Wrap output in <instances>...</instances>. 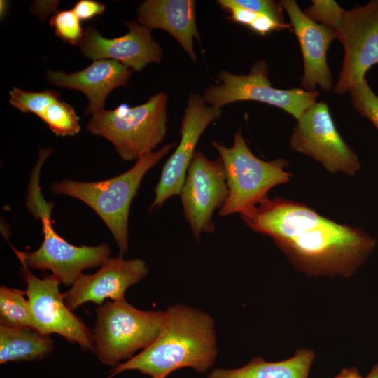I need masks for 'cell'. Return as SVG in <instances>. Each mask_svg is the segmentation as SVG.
I'll return each instance as SVG.
<instances>
[{
	"label": "cell",
	"instance_id": "6da1fadb",
	"mask_svg": "<svg viewBox=\"0 0 378 378\" xmlns=\"http://www.w3.org/2000/svg\"><path fill=\"white\" fill-rule=\"evenodd\" d=\"M254 232L270 237L293 266L307 276L354 274L373 252L376 239L307 205L267 196L240 214Z\"/></svg>",
	"mask_w": 378,
	"mask_h": 378
},
{
	"label": "cell",
	"instance_id": "7a4b0ae2",
	"mask_svg": "<svg viewBox=\"0 0 378 378\" xmlns=\"http://www.w3.org/2000/svg\"><path fill=\"white\" fill-rule=\"evenodd\" d=\"M217 355L214 321L207 314L182 304L164 312V321L155 341L141 353L118 364L112 378L127 370H137L151 378H166L182 368L204 372Z\"/></svg>",
	"mask_w": 378,
	"mask_h": 378
},
{
	"label": "cell",
	"instance_id": "3957f363",
	"mask_svg": "<svg viewBox=\"0 0 378 378\" xmlns=\"http://www.w3.org/2000/svg\"><path fill=\"white\" fill-rule=\"evenodd\" d=\"M314 21L330 27L344 50L343 65L333 91L344 94L378 64V0L344 10L332 0H314L304 9Z\"/></svg>",
	"mask_w": 378,
	"mask_h": 378
},
{
	"label": "cell",
	"instance_id": "277c9868",
	"mask_svg": "<svg viewBox=\"0 0 378 378\" xmlns=\"http://www.w3.org/2000/svg\"><path fill=\"white\" fill-rule=\"evenodd\" d=\"M176 146L169 143L142 155L130 169L112 178L92 182L63 180L50 186L55 195L79 200L93 209L112 234L123 256L128 250V219L132 202L146 172Z\"/></svg>",
	"mask_w": 378,
	"mask_h": 378
},
{
	"label": "cell",
	"instance_id": "5b68a950",
	"mask_svg": "<svg viewBox=\"0 0 378 378\" xmlns=\"http://www.w3.org/2000/svg\"><path fill=\"white\" fill-rule=\"evenodd\" d=\"M40 170L32 171L27 206L41 221L43 239L40 247L31 252L13 248L21 263L29 268L49 270L52 276L65 286H72L88 268L101 266L110 258L111 248L103 243L98 246H75L60 237L52 226L54 203L47 202L39 186Z\"/></svg>",
	"mask_w": 378,
	"mask_h": 378
},
{
	"label": "cell",
	"instance_id": "8992f818",
	"mask_svg": "<svg viewBox=\"0 0 378 378\" xmlns=\"http://www.w3.org/2000/svg\"><path fill=\"white\" fill-rule=\"evenodd\" d=\"M167 100L160 92L136 106L121 104L113 110L103 109L91 115L86 129L109 141L122 160H138L153 152L164 139Z\"/></svg>",
	"mask_w": 378,
	"mask_h": 378
},
{
	"label": "cell",
	"instance_id": "52a82bcc",
	"mask_svg": "<svg viewBox=\"0 0 378 378\" xmlns=\"http://www.w3.org/2000/svg\"><path fill=\"white\" fill-rule=\"evenodd\" d=\"M212 146L219 153L226 174L228 195L219 214H241L265 197L274 187L290 181L293 174L286 170L288 162L283 158L265 161L248 147L239 130L233 144L225 147L218 141Z\"/></svg>",
	"mask_w": 378,
	"mask_h": 378
},
{
	"label": "cell",
	"instance_id": "ba28073f",
	"mask_svg": "<svg viewBox=\"0 0 378 378\" xmlns=\"http://www.w3.org/2000/svg\"><path fill=\"white\" fill-rule=\"evenodd\" d=\"M96 316L94 353L103 364L113 367L151 344L164 321V312L141 311L125 299L99 305Z\"/></svg>",
	"mask_w": 378,
	"mask_h": 378
},
{
	"label": "cell",
	"instance_id": "9c48e42d",
	"mask_svg": "<svg viewBox=\"0 0 378 378\" xmlns=\"http://www.w3.org/2000/svg\"><path fill=\"white\" fill-rule=\"evenodd\" d=\"M268 72V65L264 60L255 62L248 74L236 75L222 70L218 83L209 86L202 98L217 108L238 101H256L280 108L296 120L316 102L318 91L276 88L269 80Z\"/></svg>",
	"mask_w": 378,
	"mask_h": 378
},
{
	"label": "cell",
	"instance_id": "30bf717a",
	"mask_svg": "<svg viewBox=\"0 0 378 378\" xmlns=\"http://www.w3.org/2000/svg\"><path fill=\"white\" fill-rule=\"evenodd\" d=\"M290 147L312 157L329 173L353 176L361 169L357 155L338 132L325 102H316L297 120Z\"/></svg>",
	"mask_w": 378,
	"mask_h": 378
},
{
	"label": "cell",
	"instance_id": "8fae6325",
	"mask_svg": "<svg viewBox=\"0 0 378 378\" xmlns=\"http://www.w3.org/2000/svg\"><path fill=\"white\" fill-rule=\"evenodd\" d=\"M21 264L33 328L43 336L57 334L68 342L78 344L83 349L94 352L93 333L66 306L59 281L52 275L38 278L24 263Z\"/></svg>",
	"mask_w": 378,
	"mask_h": 378
},
{
	"label": "cell",
	"instance_id": "7c38bea8",
	"mask_svg": "<svg viewBox=\"0 0 378 378\" xmlns=\"http://www.w3.org/2000/svg\"><path fill=\"white\" fill-rule=\"evenodd\" d=\"M228 195L226 174L220 158L211 160L195 151L180 195L185 218L197 241L202 233H213V214L221 208Z\"/></svg>",
	"mask_w": 378,
	"mask_h": 378
},
{
	"label": "cell",
	"instance_id": "4fadbf2b",
	"mask_svg": "<svg viewBox=\"0 0 378 378\" xmlns=\"http://www.w3.org/2000/svg\"><path fill=\"white\" fill-rule=\"evenodd\" d=\"M221 114V108L208 105L202 97L196 94L188 97L181 121L180 141L163 166L150 210L160 208L169 197L180 195L201 135Z\"/></svg>",
	"mask_w": 378,
	"mask_h": 378
},
{
	"label": "cell",
	"instance_id": "5bb4252c",
	"mask_svg": "<svg viewBox=\"0 0 378 378\" xmlns=\"http://www.w3.org/2000/svg\"><path fill=\"white\" fill-rule=\"evenodd\" d=\"M124 24L128 32L114 38H104L94 27H88L78 45L81 54L94 61H117L136 71H141L150 63L160 62L163 50L152 38V29L135 20Z\"/></svg>",
	"mask_w": 378,
	"mask_h": 378
},
{
	"label": "cell",
	"instance_id": "9a60e30c",
	"mask_svg": "<svg viewBox=\"0 0 378 378\" xmlns=\"http://www.w3.org/2000/svg\"><path fill=\"white\" fill-rule=\"evenodd\" d=\"M144 260L139 258L125 260L118 255L109 258L92 274H82L63 293L66 306L74 311L86 302L101 305L106 299H125L127 288L148 274Z\"/></svg>",
	"mask_w": 378,
	"mask_h": 378
},
{
	"label": "cell",
	"instance_id": "2e32d148",
	"mask_svg": "<svg viewBox=\"0 0 378 378\" xmlns=\"http://www.w3.org/2000/svg\"><path fill=\"white\" fill-rule=\"evenodd\" d=\"M285 9L298 40L302 51L304 73L301 78L303 89L315 90L318 86L329 92L332 88V76L327 62V51L337 39L329 26L309 18L294 0L280 1Z\"/></svg>",
	"mask_w": 378,
	"mask_h": 378
},
{
	"label": "cell",
	"instance_id": "e0dca14e",
	"mask_svg": "<svg viewBox=\"0 0 378 378\" xmlns=\"http://www.w3.org/2000/svg\"><path fill=\"white\" fill-rule=\"evenodd\" d=\"M133 70L111 59L94 60L86 68L69 74L62 71L48 70L46 80L60 88L82 92L88 99L85 114L93 115L104 109L105 101L110 92L125 87Z\"/></svg>",
	"mask_w": 378,
	"mask_h": 378
},
{
	"label": "cell",
	"instance_id": "ac0fdd59",
	"mask_svg": "<svg viewBox=\"0 0 378 378\" xmlns=\"http://www.w3.org/2000/svg\"><path fill=\"white\" fill-rule=\"evenodd\" d=\"M137 22L150 29H160L172 35L196 62L194 39L200 41L193 0H146L137 8Z\"/></svg>",
	"mask_w": 378,
	"mask_h": 378
},
{
	"label": "cell",
	"instance_id": "d6986e66",
	"mask_svg": "<svg viewBox=\"0 0 378 378\" xmlns=\"http://www.w3.org/2000/svg\"><path fill=\"white\" fill-rule=\"evenodd\" d=\"M314 353L309 349H299L294 356L284 360L267 362L253 358L238 369H215L208 378H308Z\"/></svg>",
	"mask_w": 378,
	"mask_h": 378
},
{
	"label": "cell",
	"instance_id": "ffe728a7",
	"mask_svg": "<svg viewBox=\"0 0 378 378\" xmlns=\"http://www.w3.org/2000/svg\"><path fill=\"white\" fill-rule=\"evenodd\" d=\"M54 342L33 328L0 326V363L41 360L53 350Z\"/></svg>",
	"mask_w": 378,
	"mask_h": 378
},
{
	"label": "cell",
	"instance_id": "44dd1931",
	"mask_svg": "<svg viewBox=\"0 0 378 378\" xmlns=\"http://www.w3.org/2000/svg\"><path fill=\"white\" fill-rule=\"evenodd\" d=\"M25 295V291L5 286L0 287V326L33 328L29 302Z\"/></svg>",
	"mask_w": 378,
	"mask_h": 378
},
{
	"label": "cell",
	"instance_id": "7402d4cb",
	"mask_svg": "<svg viewBox=\"0 0 378 378\" xmlns=\"http://www.w3.org/2000/svg\"><path fill=\"white\" fill-rule=\"evenodd\" d=\"M40 118L57 136H74L80 130L74 108L61 99L52 103Z\"/></svg>",
	"mask_w": 378,
	"mask_h": 378
},
{
	"label": "cell",
	"instance_id": "603a6c76",
	"mask_svg": "<svg viewBox=\"0 0 378 378\" xmlns=\"http://www.w3.org/2000/svg\"><path fill=\"white\" fill-rule=\"evenodd\" d=\"M8 102L22 113H31L41 118L47 108L60 99L59 94L52 90L30 92L14 87L8 92Z\"/></svg>",
	"mask_w": 378,
	"mask_h": 378
},
{
	"label": "cell",
	"instance_id": "cb8c5ba5",
	"mask_svg": "<svg viewBox=\"0 0 378 378\" xmlns=\"http://www.w3.org/2000/svg\"><path fill=\"white\" fill-rule=\"evenodd\" d=\"M50 26L59 38L71 45L78 46L84 36L80 20L72 9L55 13L50 18Z\"/></svg>",
	"mask_w": 378,
	"mask_h": 378
},
{
	"label": "cell",
	"instance_id": "d4e9b609",
	"mask_svg": "<svg viewBox=\"0 0 378 378\" xmlns=\"http://www.w3.org/2000/svg\"><path fill=\"white\" fill-rule=\"evenodd\" d=\"M349 92L354 108L378 130V96L370 87L366 78Z\"/></svg>",
	"mask_w": 378,
	"mask_h": 378
},
{
	"label": "cell",
	"instance_id": "484cf974",
	"mask_svg": "<svg viewBox=\"0 0 378 378\" xmlns=\"http://www.w3.org/2000/svg\"><path fill=\"white\" fill-rule=\"evenodd\" d=\"M240 6L259 15L271 18L279 24L287 27L284 23L281 3L271 0H234Z\"/></svg>",
	"mask_w": 378,
	"mask_h": 378
},
{
	"label": "cell",
	"instance_id": "4316f807",
	"mask_svg": "<svg viewBox=\"0 0 378 378\" xmlns=\"http://www.w3.org/2000/svg\"><path fill=\"white\" fill-rule=\"evenodd\" d=\"M72 10L80 20H88L102 15L106 6L94 0H80L74 4Z\"/></svg>",
	"mask_w": 378,
	"mask_h": 378
},
{
	"label": "cell",
	"instance_id": "83f0119b",
	"mask_svg": "<svg viewBox=\"0 0 378 378\" xmlns=\"http://www.w3.org/2000/svg\"><path fill=\"white\" fill-rule=\"evenodd\" d=\"M217 2L221 7L230 10L233 21L247 26L259 15L240 6L234 0H220Z\"/></svg>",
	"mask_w": 378,
	"mask_h": 378
},
{
	"label": "cell",
	"instance_id": "f1b7e54d",
	"mask_svg": "<svg viewBox=\"0 0 378 378\" xmlns=\"http://www.w3.org/2000/svg\"><path fill=\"white\" fill-rule=\"evenodd\" d=\"M254 31L265 35L272 31L286 28L273 19L264 15H258L248 25Z\"/></svg>",
	"mask_w": 378,
	"mask_h": 378
},
{
	"label": "cell",
	"instance_id": "f546056e",
	"mask_svg": "<svg viewBox=\"0 0 378 378\" xmlns=\"http://www.w3.org/2000/svg\"><path fill=\"white\" fill-rule=\"evenodd\" d=\"M59 1H35L30 6V10L40 20L44 21L57 7Z\"/></svg>",
	"mask_w": 378,
	"mask_h": 378
},
{
	"label": "cell",
	"instance_id": "4dcf8cb0",
	"mask_svg": "<svg viewBox=\"0 0 378 378\" xmlns=\"http://www.w3.org/2000/svg\"><path fill=\"white\" fill-rule=\"evenodd\" d=\"M334 378H363L356 368L343 369Z\"/></svg>",
	"mask_w": 378,
	"mask_h": 378
},
{
	"label": "cell",
	"instance_id": "1f68e13d",
	"mask_svg": "<svg viewBox=\"0 0 378 378\" xmlns=\"http://www.w3.org/2000/svg\"><path fill=\"white\" fill-rule=\"evenodd\" d=\"M0 15L1 18H4L6 14V12L8 8V3L6 1L1 0L0 1Z\"/></svg>",
	"mask_w": 378,
	"mask_h": 378
},
{
	"label": "cell",
	"instance_id": "d6a6232c",
	"mask_svg": "<svg viewBox=\"0 0 378 378\" xmlns=\"http://www.w3.org/2000/svg\"><path fill=\"white\" fill-rule=\"evenodd\" d=\"M366 378H378V362L371 370Z\"/></svg>",
	"mask_w": 378,
	"mask_h": 378
}]
</instances>
